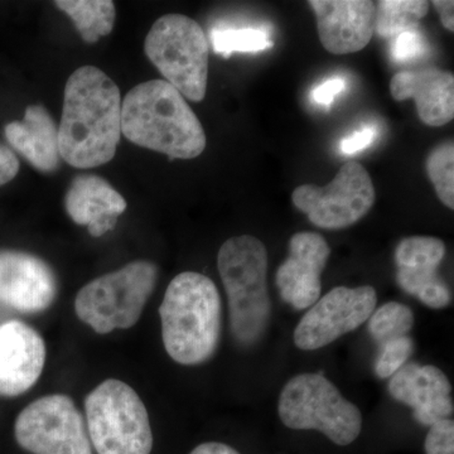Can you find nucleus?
Masks as SVG:
<instances>
[{
	"label": "nucleus",
	"instance_id": "nucleus-1",
	"mask_svg": "<svg viewBox=\"0 0 454 454\" xmlns=\"http://www.w3.org/2000/svg\"><path fill=\"white\" fill-rule=\"evenodd\" d=\"M121 137V90L95 66L77 68L65 88L59 127L62 160L76 168L103 166L113 160Z\"/></svg>",
	"mask_w": 454,
	"mask_h": 454
},
{
	"label": "nucleus",
	"instance_id": "nucleus-2",
	"mask_svg": "<svg viewBox=\"0 0 454 454\" xmlns=\"http://www.w3.org/2000/svg\"><path fill=\"white\" fill-rule=\"evenodd\" d=\"M121 134L134 145L192 160L206 148V134L186 98L164 80L139 83L121 103Z\"/></svg>",
	"mask_w": 454,
	"mask_h": 454
},
{
	"label": "nucleus",
	"instance_id": "nucleus-3",
	"mask_svg": "<svg viewBox=\"0 0 454 454\" xmlns=\"http://www.w3.org/2000/svg\"><path fill=\"white\" fill-rule=\"evenodd\" d=\"M164 348L184 366L207 363L219 348L223 303L210 278L195 271L169 283L160 307Z\"/></svg>",
	"mask_w": 454,
	"mask_h": 454
},
{
	"label": "nucleus",
	"instance_id": "nucleus-4",
	"mask_svg": "<svg viewBox=\"0 0 454 454\" xmlns=\"http://www.w3.org/2000/svg\"><path fill=\"white\" fill-rule=\"evenodd\" d=\"M217 268L229 301L232 339L241 348H253L267 333L271 317L267 247L252 235L235 236L220 247Z\"/></svg>",
	"mask_w": 454,
	"mask_h": 454
},
{
	"label": "nucleus",
	"instance_id": "nucleus-5",
	"mask_svg": "<svg viewBox=\"0 0 454 454\" xmlns=\"http://www.w3.org/2000/svg\"><path fill=\"white\" fill-rule=\"evenodd\" d=\"M86 428L98 454H151L153 433L137 391L116 379L98 385L85 400Z\"/></svg>",
	"mask_w": 454,
	"mask_h": 454
},
{
	"label": "nucleus",
	"instance_id": "nucleus-6",
	"mask_svg": "<svg viewBox=\"0 0 454 454\" xmlns=\"http://www.w3.org/2000/svg\"><path fill=\"white\" fill-rule=\"evenodd\" d=\"M278 413L288 428L318 430L337 446L356 441L363 428L360 409L321 373H301L288 380Z\"/></svg>",
	"mask_w": 454,
	"mask_h": 454
},
{
	"label": "nucleus",
	"instance_id": "nucleus-7",
	"mask_svg": "<svg viewBox=\"0 0 454 454\" xmlns=\"http://www.w3.org/2000/svg\"><path fill=\"white\" fill-rule=\"evenodd\" d=\"M157 280L158 268L153 262H129L80 289L74 312L98 334L128 330L139 321Z\"/></svg>",
	"mask_w": 454,
	"mask_h": 454
},
{
	"label": "nucleus",
	"instance_id": "nucleus-8",
	"mask_svg": "<svg viewBox=\"0 0 454 454\" xmlns=\"http://www.w3.org/2000/svg\"><path fill=\"white\" fill-rule=\"evenodd\" d=\"M145 50L164 82L182 97L195 103L205 98L208 42L196 20L182 14L160 17L146 35Z\"/></svg>",
	"mask_w": 454,
	"mask_h": 454
},
{
	"label": "nucleus",
	"instance_id": "nucleus-9",
	"mask_svg": "<svg viewBox=\"0 0 454 454\" xmlns=\"http://www.w3.org/2000/svg\"><path fill=\"white\" fill-rule=\"evenodd\" d=\"M14 435L33 454H92L82 411L62 394L40 397L26 406L14 424Z\"/></svg>",
	"mask_w": 454,
	"mask_h": 454
},
{
	"label": "nucleus",
	"instance_id": "nucleus-10",
	"mask_svg": "<svg viewBox=\"0 0 454 454\" xmlns=\"http://www.w3.org/2000/svg\"><path fill=\"white\" fill-rule=\"evenodd\" d=\"M292 200L313 225L342 230L354 225L372 210L376 192L365 167L351 160L340 167L327 186L303 184L295 188Z\"/></svg>",
	"mask_w": 454,
	"mask_h": 454
},
{
	"label": "nucleus",
	"instance_id": "nucleus-11",
	"mask_svg": "<svg viewBox=\"0 0 454 454\" xmlns=\"http://www.w3.org/2000/svg\"><path fill=\"white\" fill-rule=\"evenodd\" d=\"M376 304L378 294L373 286L333 288L301 319L294 331L295 346L303 351H315L331 345L365 324Z\"/></svg>",
	"mask_w": 454,
	"mask_h": 454
},
{
	"label": "nucleus",
	"instance_id": "nucleus-12",
	"mask_svg": "<svg viewBox=\"0 0 454 454\" xmlns=\"http://www.w3.org/2000/svg\"><path fill=\"white\" fill-rule=\"evenodd\" d=\"M56 295V276L44 260L16 250L0 252V304L35 315L49 309Z\"/></svg>",
	"mask_w": 454,
	"mask_h": 454
},
{
	"label": "nucleus",
	"instance_id": "nucleus-13",
	"mask_svg": "<svg viewBox=\"0 0 454 454\" xmlns=\"http://www.w3.org/2000/svg\"><path fill=\"white\" fill-rule=\"evenodd\" d=\"M446 245L432 236H411L400 241L395 250L396 282L408 294L433 309L450 303V288L439 276Z\"/></svg>",
	"mask_w": 454,
	"mask_h": 454
},
{
	"label": "nucleus",
	"instance_id": "nucleus-14",
	"mask_svg": "<svg viewBox=\"0 0 454 454\" xmlns=\"http://www.w3.org/2000/svg\"><path fill=\"white\" fill-rule=\"evenodd\" d=\"M330 245L316 232H298L289 241V255L278 268L276 283L282 300L297 310L310 309L321 297V276Z\"/></svg>",
	"mask_w": 454,
	"mask_h": 454
},
{
	"label": "nucleus",
	"instance_id": "nucleus-15",
	"mask_svg": "<svg viewBox=\"0 0 454 454\" xmlns=\"http://www.w3.org/2000/svg\"><path fill=\"white\" fill-rule=\"evenodd\" d=\"M319 41L333 55L365 49L375 31L376 3L370 0H310Z\"/></svg>",
	"mask_w": 454,
	"mask_h": 454
},
{
	"label": "nucleus",
	"instance_id": "nucleus-16",
	"mask_svg": "<svg viewBox=\"0 0 454 454\" xmlns=\"http://www.w3.org/2000/svg\"><path fill=\"white\" fill-rule=\"evenodd\" d=\"M46 345L40 333L20 321L0 325V395L27 393L41 378Z\"/></svg>",
	"mask_w": 454,
	"mask_h": 454
},
{
	"label": "nucleus",
	"instance_id": "nucleus-17",
	"mask_svg": "<svg viewBox=\"0 0 454 454\" xmlns=\"http://www.w3.org/2000/svg\"><path fill=\"white\" fill-rule=\"evenodd\" d=\"M452 387L444 372L432 365L405 364L390 378L389 394L413 411L414 419L430 427L453 414Z\"/></svg>",
	"mask_w": 454,
	"mask_h": 454
},
{
	"label": "nucleus",
	"instance_id": "nucleus-18",
	"mask_svg": "<svg viewBox=\"0 0 454 454\" xmlns=\"http://www.w3.org/2000/svg\"><path fill=\"white\" fill-rule=\"evenodd\" d=\"M396 101L413 98L420 121L429 127H443L454 118V77L437 67L400 71L390 82Z\"/></svg>",
	"mask_w": 454,
	"mask_h": 454
},
{
	"label": "nucleus",
	"instance_id": "nucleus-19",
	"mask_svg": "<svg viewBox=\"0 0 454 454\" xmlns=\"http://www.w3.org/2000/svg\"><path fill=\"white\" fill-rule=\"evenodd\" d=\"M65 207L74 223L88 226L90 235L100 238L115 227L127 201L106 179L85 175L74 179Z\"/></svg>",
	"mask_w": 454,
	"mask_h": 454
},
{
	"label": "nucleus",
	"instance_id": "nucleus-20",
	"mask_svg": "<svg viewBox=\"0 0 454 454\" xmlns=\"http://www.w3.org/2000/svg\"><path fill=\"white\" fill-rule=\"evenodd\" d=\"M5 137L35 168L42 172H53L59 168L61 160L59 127L46 107H27L23 121L9 122L5 127Z\"/></svg>",
	"mask_w": 454,
	"mask_h": 454
},
{
	"label": "nucleus",
	"instance_id": "nucleus-21",
	"mask_svg": "<svg viewBox=\"0 0 454 454\" xmlns=\"http://www.w3.org/2000/svg\"><path fill=\"white\" fill-rule=\"evenodd\" d=\"M55 5L73 20L88 43H97L113 31L115 4L110 0H59Z\"/></svg>",
	"mask_w": 454,
	"mask_h": 454
},
{
	"label": "nucleus",
	"instance_id": "nucleus-22",
	"mask_svg": "<svg viewBox=\"0 0 454 454\" xmlns=\"http://www.w3.org/2000/svg\"><path fill=\"white\" fill-rule=\"evenodd\" d=\"M428 12L429 3L424 0H381L376 4L373 33L389 40L405 32L417 31L420 20Z\"/></svg>",
	"mask_w": 454,
	"mask_h": 454
},
{
	"label": "nucleus",
	"instance_id": "nucleus-23",
	"mask_svg": "<svg viewBox=\"0 0 454 454\" xmlns=\"http://www.w3.org/2000/svg\"><path fill=\"white\" fill-rule=\"evenodd\" d=\"M367 321V333L376 345L381 346L389 340L409 336L414 325V315L405 304L389 301L373 310Z\"/></svg>",
	"mask_w": 454,
	"mask_h": 454
},
{
	"label": "nucleus",
	"instance_id": "nucleus-24",
	"mask_svg": "<svg viewBox=\"0 0 454 454\" xmlns=\"http://www.w3.org/2000/svg\"><path fill=\"white\" fill-rule=\"evenodd\" d=\"M214 51L223 57L234 52H259L273 46L268 33L259 28H235V27H215L211 31Z\"/></svg>",
	"mask_w": 454,
	"mask_h": 454
},
{
	"label": "nucleus",
	"instance_id": "nucleus-25",
	"mask_svg": "<svg viewBox=\"0 0 454 454\" xmlns=\"http://www.w3.org/2000/svg\"><path fill=\"white\" fill-rule=\"evenodd\" d=\"M427 172L444 206L454 208V145L446 142L435 146L427 158Z\"/></svg>",
	"mask_w": 454,
	"mask_h": 454
},
{
	"label": "nucleus",
	"instance_id": "nucleus-26",
	"mask_svg": "<svg viewBox=\"0 0 454 454\" xmlns=\"http://www.w3.org/2000/svg\"><path fill=\"white\" fill-rule=\"evenodd\" d=\"M413 351L414 342L409 336L389 340L379 346V356L375 363L376 375L380 379H390L408 364Z\"/></svg>",
	"mask_w": 454,
	"mask_h": 454
},
{
	"label": "nucleus",
	"instance_id": "nucleus-27",
	"mask_svg": "<svg viewBox=\"0 0 454 454\" xmlns=\"http://www.w3.org/2000/svg\"><path fill=\"white\" fill-rule=\"evenodd\" d=\"M424 448L426 454H454L453 420L448 418L432 424Z\"/></svg>",
	"mask_w": 454,
	"mask_h": 454
},
{
	"label": "nucleus",
	"instance_id": "nucleus-28",
	"mask_svg": "<svg viewBox=\"0 0 454 454\" xmlns=\"http://www.w3.org/2000/svg\"><path fill=\"white\" fill-rule=\"evenodd\" d=\"M427 49L426 41L419 31L403 33L394 38L391 57L397 62H408L423 55Z\"/></svg>",
	"mask_w": 454,
	"mask_h": 454
},
{
	"label": "nucleus",
	"instance_id": "nucleus-29",
	"mask_svg": "<svg viewBox=\"0 0 454 454\" xmlns=\"http://www.w3.org/2000/svg\"><path fill=\"white\" fill-rule=\"evenodd\" d=\"M345 88L346 82L342 77H333V79L327 80L322 85L317 86L310 97L318 106H330L333 98L340 94Z\"/></svg>",
	"mask_w": 454,
	"mask_h": 454
},
{
	"label": "nucleus",
	"instance_id": "nucleus-30",
	"mask_svg": "<svg viewBox=\"0 0 454 454\" xmlns=\"http://www.w3.org/2000/svg\"><path fill=\"white\" fill-rule=\"evenodd\" d=\"M376 129L372 127H365L360 131L352 134L348 138L340 140V149L343 154H355L363 151L367 145H372L375 139Z\"/></svg>",
	"mask_w": 454,
	"mask_h": 454
},
{
	"label": "nucleus",
	"instance_id": "nucleus-31",
	"mask_svg": "<svg viewBox=\"0 0 454 454\" xmlns=\"http://www.w3.org/2000/svg\"><path fill=\"white\" fill-rule=\"evenodd\" d=\"M20 170V160L16 154L5 146L0 145V186L7 184L16 177Z\"/></svg>",
	"mask_w": 454,
	"mask_h": 454
},
{
	"label": "nucleus",
	"instance_id": "nucleus-32",
	"mask_svg": "<svg viewBox=\"0 0 454 454\" xmlns=\"http://www.w3.org/2000/svg\"><path fill=\"white\" fill-rule=\"evenodd\" d=\"M432 4L435 11L438 12L444 28L447 31L454 32V3L452 0H435Z\"/></svg>",
	"mask_w": 454,
	"mask_h": 454
},
{
	"label": "nucleus",
	"instance_id": "nucleus-33",
	"mask_svg": "<svg viewBox=\"0 0 454 454\" xmlns=\"http://www.w3.org/2000/svg\"><path fill=\"white\" fill-rule=\"evenodd\" d=\"M190 454H240L234 448L220 442H207L200 444Z\"/></svg>",
	"mask_w": 454,
	"mask_h": 454
}]
</instances>
